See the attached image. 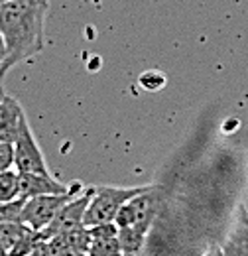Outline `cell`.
Returning a JSON list of instances; mask_svg holds the SVG:
<instances>
[{
    "instance_id": "277c9868",
    "label": "cell",
    "mask_w": 248,
    "mask_h": 256,
    "mask_svg": "<svg viewBox=\"0 0 248 256\" xmlns=\"http://www.w3.org/2000/svg\"><path fill=\"white\" fill-rule=\"evenodd\" d=\"M160 205H162L160 195L156 193L154 188H150L146 192L134 195L130 201L124 203L114 219V224L118 228L130 226V228H136V230L148 234L158 213H160Z\"/></svg>"
},
{
    "instance_id": "6da1fadb",
    "label": "cell",
    "mask_w": 248,
    "mask_h": 256,
    "mask_svg": "<svg viewBox=\"0 0 248 256\" xmlns=\"http://www.w3.org/2000/svg\"><path fill=\"white\" fill-rule=\"evenodd\" d=\"M48 10L50 0H10L0 4V32L6 44L0 77L44 52Z\"/></svg>"
},
{
    "instance_id": "d4e9b609",
    "label": "cell",
    "mask_w": 248,
    "mask_h": 256,
    "mask_svg": "<svg viewBox=\"0 0 248 256\" xmlns=\"http://www.w3.org/2000/svg\"><path fill=\"white\" fill-rule=\"evenodd\" d=\"M4 2H10V0H0V4H4Z\"/></svg>"
},
{
    "instance_id": "44dd1931",
    "label": "cell",
    "mask_w": 248,
    "mask_h": 256,
    "mask_svg": "<svg viewBox=\"0 0 248 256\" xmlns=\"http://www.w3.org/2000/svg\"><path fill=\"white\" fill-rule=\"evenodd\" d=\"M205 256H222V252H220V246H213V248H211V250H209Z\"/></svg>"
},
{
    "instance_id": "4fadbf2b",
    "label": "cell",
    "mask_w": 248,
    "mask_h": 256,
    "mask_svg": "<svg viewBox=\"0 0 248 256\" xmlns=\"http://www.w3.org/2000/svg\"><path fill=\"white\" fill-rule=\"evenodd\" d=\"M146 236L148 234H144V232H140L136 228H130V226L118 228V242H120L122 254H136V252L144 250Z\"/></svg>"
},
{
    "instance_id": "7402d4cb",
    "label": "cell",
    "mask_w": 248,
    "mask_h": 256,
    "mask_svg": "<svg viewBox=\"0 0 248 256\" xmlns=\"http://www.w3.org/2000/svg\"><path fill=\"white\" fill-rule=\"evenodd\" d=\"M4 95H6V91H4V85H2V77H0V100L4 98Z\"/></svg>"
},
{
    "instance_id": "7a4b0ae2",
    "label": "cell",
    "mask_w": 248,
    "mask_h": 256,
    "mask_svg": "<svg viewBox=\"0 0 248 256\" xmlns=\"http://www.w3.org/2000/svg\"><path fill=\"white\" fill-rule=\"evenodd\" d=\"M152 186H140V188H112V186H96L94 193L89 201V207L85 211V226H94L102 223H114L120 207L126 201H130L134 195L150 190Z\"/></svg>"
},
{
    "instance_id": "ac0fdd59",
    "label": "cell",
    "mask_w": 248,
    "mask_h": 256,
    "mask_svg": "<svg viewBox=\"0 0 248 256\" xmlns=\"http://www.w3.org/2000/svg\"><path fill=\"white\" fill-rule=\"evenodd\" d=\"M26 256H54V248H52L50 240H46V238H40V240L34 244V248H32V250Z\"/></svg>"
},
{
    "instance_id": "52a82bcc",
    "label": "cell",
    "mask_w": 248,
    "mask_h": 256,
    "mask_svg": "<svg viewBox=\"0 0 248 256\" xmlns=\"http://www.w3.org/2000/svg\"><path fill=\"white\" fill-rule=\"evenodd\" d=\"M18 186H20L18 199L22 201L40 197V195L67 193L71 190V184L65 186L62 182H58L52 174H32V172H18Z\"/></svg>"
},
{
    "instance_id": "7c38bea8",
    "label": "cell",
    "mask_w": 248,
    "mask_h": 256,
    "mask_svg": "<svg viewBox=\"0 0 248 256\" xmlns=\"http://www.w3.org/2000/svg\"><path fill=\"white\" fill-rule=\"evenodd\" d=\"M34 228L26 223L16 221V223H2L0 224V256H10L12 250L30 234Z\"/></svg>"
},
{
    "instance_id": "ffe728a7",
    "label": "cell",
    "mask_w": 248,
    "mask_h": 256,
    "mask_svg": "<svg viewBox=\"0 0 248 256\" xmlns=\"http://www.w3.org/2000/svg\"><path fill=\"white\" fill-rule=\"evenodd\" d=\"M6 58V44H4V38H2V32H0V65Z\"/></svg>"
},
{
    "instance_id": "9a60e30c",
    "label": "cell",
    "mask_w": 248,
    "mask_h": 256,
    "mask_svg": "<svg viewBox=\"0 0 248 256\" xmlns=\"http://www.w3.org/2000/svg\"><path fill=\"white\" fill-rule=\"evenodd\" d=\"M22 207H24V201H22V199L8 201V203H0V224L20 221Z\"/></svg>"
},
{
    "instance_id": "8fae6325",
    "label": "cell",
    "mask_w": 248,
    "mask_h": 256,
    "mask_svg": "<svg viewBox=\"0 0 248 256\" xmlns=\"http://www.w3.org/2000/svg\"><path fill=\"white\" fill-rule=\"evenodd\" d=\"M50 244H52L54 252H56V250H62V248H75V250L87 252L89 246H91V228L83 224V226H79V228L62 232V234L50 238Z\"/></svg>"
},
{
    "instance_id": "e0dca14e",
    "label": "cell",
    "mask_w": 248,
    "mask_h": 256,
    "mask_svg": "<svg viewBox=\"0 0 248 256\" xmlns=\"http://www.w3.org/2000/svg\"><path fill=\"white\" fill-rule=\"evenodd\" d=\"M14 168V144L0 140V174Z\"/></svg>"
},
{
    "instance_id": "30bf717a",
    "label": "cell",
    "mask_w": 248,
    "mask_h": 256,
    "mask_svg": "<svg viewBox=\"0 0 248 256\" xmlns=\"http://www.w3.org/2000/svg\"><path fill=\"white\" fill-rule=\"evenodd\" d=\"M220 252L222 256H248V217L244 215V209H240L236 223L222 240Z\"/></svg>"
},
{
    "instance_id": "603a6c76",
    "label": "cell",
    "mask_w": 248,
    "mask_h": 256,
    "mask_svg": "<svg viewBox=\"0 0 248 256\" xmlns=\"http://www.w3.org/2000/svg\"><path fill=\"white\" fill-rule=\"evenodd\" d=\"M122 256H152V254H148L146 250H140V252H136V254H122Z\"/></svg>"
},
{
    "instance_id": "d6986e66",
    "label": "cell",
    "mask_w": 248,
    "mask_h": 256,
    "mask_svg": "<svg viewBox=\"0 0 248 256\" xmlns=\"http://www.w3.org/2000/svg\"><path fill=\"white\" fill-rule=\"evenodd\" d=\"M54 256H87V252H81L75 248H62V250H56Z\"/></svg>"
},
{
    "instance_id": "2e32d148",
    "label": "cell",
    "mask_w": 248,
    "mask_h": 256,
    "mask_svg": "<svg viewBox=\"0 0 248 256\" xmlns=\"http://www.w3.org/2000/svg\"><path fill=\"white\" fill-rule=\"evenodd\" d=\"M140 85L150 93L160 91L166 87V75L162 71H146L140 75Z\"/></svg>"
},
{
    "instance_id": "8992f818",
    "label": "cell",
    "mask_w": 248,
    "mask_h": 256,
    "mask_svg": "<svg viewBox=\"0 0 248 256\" xmlns=\"http://www.w3.org/2000/svg\"><path fill=\"white\" fill-rule=\"evenodd\" d=\"M14 144V168L16 172H32V174H50L46 158L32 134L28 118L24 116L20 122V130L16 134Z\"/></svg>"
},
{
    "instance_id": "9c48e42d",
    "label": "cell",
    "mask_w": 248,
    "mask_h": 256,
    "mask_svg": "<svg viewBox=\"0 0 248 256\" xmlns=\"http://www.w3.org/2000/svg\"><path fill=\"white\" fill-rule=\"evenodd\" d=\"M24 116L26 114L20 102L14 96L4 95V98L0 100V140L14 142Z\"/></svg>"
},
{
    "instance_id": "5bb4252c",
    "label": "cell",
    "mask_w": 248,
    "mask_h": 256,
    "mask_svg": "<svg viewBox=\"0 0 248 256\" xmlns=\"http://www.w3.org/2000/svg\"><path fill=\"white\" fill-rule=\"evenodd\" d=\"M20 193L18 186V172L16 170H8L0 174V203H8V201H16Z\"/></svg>"
},
{
    "instance_id": "5b68a950",
    "label": "cell",
    "mask_w": 248,
    "mask_h": 256,
    "mask_svg": "<svg viewBox=\"0 0 248 256\" xmlns=\"http://www.w3.org/2000/svg\"><path fill=\"white\" fill-rule=\"evenodd\" d=\"M94 188H87L81 193H77L73 199H69L62 209L58 211V215L54 217V221L48 224L44 230H40V236L50 240L62 232H67V230H73V228H79L83 226V219H85V211L89 207V201L93 197Z\"/></svg>"
},
{
    "instance_id": "3957f363",
    "label": "cell",
    "mask_w": 248,
    "mask_h": 256,
    "mask_svg": "<svg viewBox=\"0 0 248 256\" xmlns=\"http://www.w3.org/2000/svg\"><path fill=\"white\" fill-rule=\"evenodd\" d=\"M85 190L81 182H73L71 190L67 193H52V195H40V197H32L24 201L22 207V215L20 221L26 223L34 230H44L48 224L54 221V217L58 215V211L62 209L63 205L73 199L77 193H81Z\"/></svg>"
},
{
    "instance_id": "ba28073f",
    "label": "cell",
    "mask_w": 248,
    "mask_h": 256,
    "mask_svg": "<svg viewBox=\"0 0 248 256\" xmlns=\"http://www.w3.org/2000/svg\"><path fill=\"white\" fill-rule=\"evenodd\" d=\"M89 228H91V246L87 250V256H122L116 224L102 223Z\"/></svg>"
},
{
    "instance_id": "cb8c5ba5",
    "label": "cell",
    "mask_w": 248,
    "mask_h": 256,
    "mask_svg": "<svg viewBox=\"0 0 248 256\" xmlns=\"http://www.w3.org/2000/svg\"><path fill=\"white\" fill-rule=\"evenodd\" d=\"M242 209H244V215H246V217H248V201H246V205H244Z\"/></svg>"
}]
</instances>
